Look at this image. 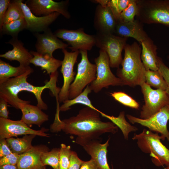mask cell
<instances>
[{
    "mask_svg": "<svg viewBox=\"0 0 169 169\" xmlns=\"http://www.w3.org/2000/svg\"><path fill=\"white\" fill-rule=\"evenodd\" d=\"M0 169H18L17 165H6L0 166Z\"/></svg>",
    "mask_w": 169,
    "mask_h": 169,
    "instance_id": "cell-44",
    "label": "cell"
},
{
    "mask_svg": "<svg viewBox=\"0 0 169 169\" xmlns=\"http://www.w3.org/2000/svg\"><path fill=\"white\" fill-rule=\"evenodd\" d=\"M110 139L102 144L101 139L87 140L76 137L75 142L82 146L99 169H113L110 167L107 159V148Z\"/></svg>",
    "mask_w": 169,
    "mask_h": 169,
    "instance_id": "cell-14",
    "label": "cell"
},
{
    "mask_svg": "<svg viewBox=\"0 0 169 169\" xmlns=\"http://www.w3.org/2000/svg\"><path fill=\"white\" fill-rule=\"evenodd\" d=\"M58 38L66 42L72 52L77 50H90L95 44V35L85 33L83 28L75 30L60 29L54 33Z\"/></svg>",
    "mask_w": 169,
    "mask_h": 169,
    "instance_id": "cell-11",
    "label": "cell"
},
{
    "mask_svg": "<svg viewBox=\"0 0 169 169\" xmlns=\"http://www.w3.org/2000/svg\"><path fill=\"white\" fill-rule=\"evenodd\" d=\"M18 1L23 11L24 18L27 23V29L31 32L38 33L44 31L49 28V25L60 14L54 12L47 16H37L32 13L26 4L23 3V0Z\"/></svg>",
    "mask_w": 169,
    "mask_h": 169,
    "instance_id": "cell-17",
    "label": "cell"
},
{
    "mask_svg": "<svg viewBox=\"0 0 169 169\" xmlns=\"http://www.w3.org/2000/svg\"><path fill=\"white\" fill-rule=\"evenodd\" d=\"M110 94L115 100L124 105L136 109H138L139 107V104L125 92H114L110 93Z\"/></svg>",
    "mask_w": 169,
    "mask_h": 169,
    "instance_id": "cell-33",
    "label": "cell"
},
{
    "mask_svg": "<svg viewBox=\"0 0 169 169\" xmlns=\"http://www.w3.org/2000/svg\"><path fill=\"white\" fill-rule=\"evenodd\" d=\"M27 29V23L24 18L3 24L1 30L2 33L11 36L13 38L18 37L19 33Z\"/></svg>",
    "mask_w": 169,
    "mask_h": 169,
    "instance_id": "cell-30",
    "label": "cell"
},
{
    "mask_svg": "<svg viewBox=\"0 0 169 169\" xmlns=\"http://www.w3.org/2000/svg\"><path fill=\"white\" fill-rule=\"evenodd\" d=\"M60 148L59 169H68L72 150L70 146L63 143L61 144Z\"/></svg>",
    "mask_w": 169,
    "mask_h": 169,
    "instance_id": "cell-35",
    "label": "cell"
},
{
    "mask_svg": "<svg viewBox=\"0 0 169 169\" xmlns=\"http://www.w3.org/2000/svg\"><path fill=\"white\" fill-rule=\"evenodd\" d=\"M68 0L57 2L52 0H28L25 3L35 15L41 17L57 12L69 19L70 15L68 10Z\"/></svg>",
    "mask_w": 169,
    "mask_h": 169,
    "instance_id": "cell-15",
    "label": "cell"
},
{
    "mask_svg": "<svg viewBox=\"0 0 169 169\" xmlns=\"http://www.w3.org/2000/svg\"><path fill=\"white\" fill-rule=\"evenodd\" d=\"M60 150V148H54L44 152L41 156L43 164L50 166L53 169H59Z\"/></svg>",
    "mask_w": 169,
    "mask_h": 169,
    "instance_id": "cell-32",
    "label": "cell"
},
{
    "mask_svg": "<svg viewBox=\"0 0 169 169\" xmlns=\"http://www.w3.org/2000/svg\"><path fill=\"white\" fill-rule=\"evenodd\" d=\"M33 72L32 68L23 74L14 78H10L0 84V98L4 99L8 104L17 109H19L18 105L21 103H30V102L20 99L18 93L25 91L33 93L37 101V106L42 110H47V105L43 100L41 95L43 90L49 89L53 95L57 96L60 89L56 86L58 73L57 71L51 74L50 79L43 86H35L28 82V76Z\"/></svg>",
    "mask_w": 169,
    "mask_h": 169,
    "instance_id": "cell-2",
    "label": "cell"
},
{
    "mask_svg": "<svg viewBox=\"0 0 169 169\" xmlns=\"http://www.w3.org/2000/svg\"><path fill=\"white\" fill-rule=\"evenodd\" d=\"M165 169H169V166H166Z\"/></svg>",
    "mask_w": 169,
    "mask_h": 169,
    "instance_id": "cell-46",
    "label": "cell"
},
{
    "mask_svg": "<svg viewBox=\"0 0 169 169\" xmlns=\"http://www.w3.org/2000/svg\"><path fill=\"white\" fill-rule=\"evenodd\" d=\"M80 169H99L95 162L92 159L89 161H84Z\"/></svg>",
    "mask_w": 169,
    "mask_h": 169,
    "instance_id": "cell-43",
    "label": "cell"
},
{
    "mask_svg": "<svg viewBox=\"0 0 169 169\" xmlns=\"http://www.w3.org/2000/svg\"><path fill=\"white\" fill-rule=\"evenodd\" d=\"M8 103L3 99L0 98V117L9 119Z\"/></svg>",
    "mask_w": 169,
    "mask_h": 169,
    "instance_id": "cell-42",
    "label": "cell"
},
{
    "mask_svg": "<svg viewBox=\"0 0 169 169\" xmlns=\"http://www.w3.org/2000/svg\"><path fill=\"white\" fill-rule=\"evenodd\" d=\"M146 82L151 86L156 89L166 90V82L159 70H146L145 73Z\"/></svg>",
    "mask_w": 169,
    "mask_h": 169,
    "instance_id": "cell-29",
    "label": "cell"
},
{
    "mask_svg": "<svg viewBox=\"0 0 169 169\" xmlns=\"http://www.w3.org/2000/svg\"><path fill=\"white\" fill-rule=\"evenodd\" d=\"M59 111L56 109L54 122L50 125L52 133L62 131L79 138L90 140L101 139L100 136L103 134H114L118 131V127L111 121L101 120L100 114L102 112L88 107L80 110L76 115L63 120L60 119Z\"/></svg>",
    "mask_w": 169,
    "mask_h": 169,
    "instance_id": "cell-1",
    "label": "cell"
},
{
    "mask_svg": "<svg viewBox=\"0 0 169 169\" xmlns=\"http://www.w3.org/2000/svg\"><path fill=\"white\" fill-rule=\"evenodd\" d=\"M140 86L145 101L140 112V118L147 119L165 106L169 105V95L166 90L152 89L146 82Z\"/></svg>",
    "mask_w": 169,
    "mask_h": 169,
    "instance_id": "cell-9",
    "label": "cell"
},
{
    "mask_svg": "<svg viewBox=\"0 0 169 169\" xmlns=\"http://www.w3.org/2000/svg\"><path fill=\"white\" fill-rule=\"evenodd\" d=\"M13 153L9 148L6 141V139H0V158Z\"/></svg>",
    "mask_w": 169,
    "mask_h": 169,
    "instance_id": "cell-41",
    "label": "cell"
},
{
    "mask_svg": "<svg viewBox=\"0 0 169 169\" xmlns=\"http://www.w3.org/2000/svg\"><path fill=\"white\" fill-rule=\"evenodd\" d=\"M29 66L20 65L13 66L1 59H0V84L8 79L20 76L31 69Z\"/></svg>",
    "mask_w": 169,
    "mask_h": 169,
    "instance_id": "cell-26",
    "label": "cell"
},
{
    "mask_svg": "<svg viewBox=\"0 0 169 169\" xmlns=\"http://www.w3.org/2000/svg\"><path fill=\"white\" fill-rule=\"evenodd\" d=\"M6 43L12 45L13 49L4 54H1L0 57L10 61H17L19 62L20 65L29 66L30 60L33 58V56L25 48L23 44L18 40V37L12 38Z\"/></svg>",
    "mask_w": 169,
    "mask_h": 169,
    "instance_id": "cell-21",
    "label": "cell"
},
{
    "mask_svg": "<svg viewBox=\"0 0 169 169\" xmlns=\"http://www.w3.org/2000/svg\"><path fill=\"white\" fill-rule=\"evenodd\" d=\"M159 71L160 72L167 84V87L166 90L169 95V68L166 66L159 57L158 58Z\"/></svg>",
    "mask_w": 169,
    "mask_h": 169,
    "instance_id": "cell-37",
    "label": "cell"
},
{
    "mask_svg": "<svg viewBox=\"0 0 169 169\" xmlns=\"http://www.w3.org/2000/svg\"><path fill=\"white\" fill-rule=\"evenodd\" d=\"M124 56L116 71L118 77L121 80L123 86L134 87L141 86L146 82V69L141 61V49L137 43L131 44H126L124 48Z\"/></svg>",
    "mask_w": 169,
    "mask_h": 169,
    "instance_id": "cell-3",
    "label": "cell"
},
{
    "mask_svg": "<svg viewBox=\"0 0 169 169\" xmlns=\"http://www.w3.org/2000/svg\"><path fill=\"white\" fill-rule=\"evenodd\" d=\"M114 34L122 37L133 38L140 44L149 38L144 30L143 23L137 19L128 22L118 20Z\"/></svg>",
    "mask_w": 169,
    "mask_h": 169,
    "instance_id": "cell-20",
    "label": "cell"
},
{
    "mask_svg": "<svg viewBox=\"0 0 169 169\" xmlns=\"http://www.w3.org/2000/svg\"></svg>",
    "mask_w": 169,
    "mask_h": 169,
    "instance_id": "cell-47",
    "label": "cell"
},
{
    "mask_svg": "<svg viewBox=\"0 0 169 169\" xmlns=\"http://www.w3.org/2000/svg\"><path fill=\"white\" fill-rule=\"evenodd\" d=\"M95 36V45L107 53L109 58L110 67L119 68L123 60L122 52L128 38L113 34L99 33H97Z\"/></svg>",
    "mask_w": 169,
    "mask_h": 169,
    "instance_id": "cell-8",
    "label": "cell"
},
{
    "mask_svg": "<svg viewBox=\"0 0 169 169\" xmlns=\"http://www.w3.org/2000/svg\"><path fill=\"white\" fill-rule=\"evenodd\" d=\"M64 58L62 61L60 72L63 78V84L59 94L58 101L63 103L69 99V90L75 78L76 73L73 70L79 52V50L69 52L66 49H62Z\"/></svg>",
    "mask_w": 169,
    "mask_h": 169,
    "instance_id": "cell-13",
    "label": "cell"
},
{
    "mask_svg": "<svg viewBox=\"0 0 169 169\" xmlns=\"http://www.w3.org/2000/svg\"><path fill=\"white\" fill-rule=\"evenodd\" d=\"M20 154L12 153L0 159V166L6 165H17Z\"/></svg>",
    "mask_w": 169,
    "mask_h": 169,
    "instance_id": "cell-38",
    "label": "cell"
},
{
    "mask_svg": "<svg viewBox=\"0 0 169 169\" xmlns=\"http://www.w3.org/2000/svg\"><path fill=\"white\" fill-rule=\"evenodd\" d=\"M23 18L24 14L18 0L11 1L5 14L3 24Z\"/></svg>",
    "mask_w": 169,
    "mask_h": 169,
    "instance_id": "cell-31",
    "label": "cell"
},
{
    "mask_svg": "<svg viewBox=\"0 0 169 169\" xmlns=\"http://www.w3.org/2000/svg\"><path fill=\"white\" fill-rule=\"evenodd\" d=\"M18 107L22 114L21 120L28 126L34 124L40 127L49 120L48 115L37 105L21 103Z\"/></svg>",
    "mask_w": 169,
    "mask_h": 169,
    "instance_id": "cell-22",
    "label": "cell"
},
{
    "mask_svg": "<svg viewBox=\"0 0 169 169\" xmlns=\"http://www.w3.org/2000/svg\"><path fill=\"white\" fill-rule=\"evenodd\" d=\"M137 11V0H131L127 8L120 14L119 19L125 22L133 21Z\"/></svg>",
    "mask_w": 169,
    "mask_h": 169,
    "instance_id": "cell-34",
    "label": "cell"
},
{
    "mask_svg": "<svg viewBox=\"0 0 169 169\" xmlns=\"http://www.w3.org/2000/svg\"><path fill=\"white\" fill-rule=\"evenodd\" d=\"M46 145L33 146L27 152L20 154L17 164L18 169H46L42 164L41 156L44 152L49 151Z\"/></svg>",
    "mask_w": 169,
    "mask_h": 169,
    "instance_id": "cell-19",
    "label": "cell"
},
{
    "mask_svg": "<svg viewBox=\"0 0 169 169\" xmlns=\"http://www.w3.org/2000/svg\"><path fill=\"white\" fill-rule=\"evenodd\" d=\"M10 1V0H0V31L3 24L5 14Z\"/></svg>",
    "mask_w": 169,
    "mask_h": 169,
    "instance_id": "cell-40",
    "label": "cell"
},
{
    "mask_svg": "<svg viewBox=\"0 0 169 169\" xmlns=\"http://www.w3.org/2000/svg\"><path fill=\"white\" fill-rule=\"evenodd\" d=\"M117 23L116 18L109 3L106 6L99 4L97 6L94 26L97 33L114 34Z\"/></svg>",
    "mask_w": 169,
    "mask_h": 169,
    "instance_id": "cell-16",
    "label": "cell"
},
{
    "mask_svg": "<svg viewBox=\"0 0 169 169\" xmlns=\"http://www.w3.org/2000/svg\"><path fill=\"white\" fill-rule=\"evenodd\" d=\"M36 135H25L21 138L13 137L6 139L8 145L13 153L18 154H23L32 148V142Z\"/></svg>",
    "mask_w": 169,
    "mask_h": 169,
    "instance_id": "cell-25",
    "label": "cell"
},
{
    "mask_svg": "<svg viewBox=\"0 0 169 169\" xmlns=\"http://www.w3.org/2000/svg\"><path fill=\"white\" fill-rule=\"evenodd\" d=\"M94 61L96 66V78L90 85L92 91L98 93L110 86H123L120 79L111 71L109 58L105 51L100 49L99 55Z\"/></svg>",
    "mask_w": 169,
    "mask_h": 169,
    "instance_id": "cell-7",
    "label": "cell"
},
{
    "mask_svg": "<svg viewBox=\"0 0 169 169\" xmlns=\"http://www.w3.org/2000/svg\"><path fill=\"white\" fill-rule=\"evenodd\" d=\"M141 58L146 70H159L157 47L150 38L141 42Z\"/></svg>",
    "mask_w": 169,
    "mask_h": 169,
    "instance_id": "cell-23",
    "label": "cell"
},
{
    "mask_svg": "<svg viewBox=\"0 0 169 169\" xmlns=\"http://www.w3.org/2000/svg\"><path fill=\"white\" fill-rule=\"evenodd\" d=\"M136 17L142 23L169 27V0H137Z\"/></svg>",
    "mask_w": 169,
    "mask_h": 169,
    "instance_id": "cell-5",
    "label": "cell"
},
{
    "mask_svg": "<svg viewBox=\"0 0 169 169\" xmlns=\"http://www.w3.org/2000/svg\"><path fill=\"white\" fill-rule=\"evenodd\" d=\"M90 85H88L83 91L79 95L72 99H68L64 101L59 107L60 111H65L70 109V107L76 104L83 105L96 110H100L95 107L89 98L88 95L91 92Z\"/></svg>",
    "mask_w": 169,
    "mask_h": 169,
    "instance_id": "cell-27",
    "label": "cell"
},
{
    "mask_svg": "<svg viewBox=\"0 0 169 169\" xmlns=\"http://www.w3.org/2000/svg\"><path fill=\"white\" fill-rule=\"evenodd\" d=\"M98 3L99 4L101 5L105 6L107 5L108 4L109 0H95V1Z\"/></svg>",
    "mask_w": 169,
    "mask_h": 169,
    "instance_id": "cell-45",
    "label": "cell"
},
{
    "mask_svg": "<svg viewBox=\"0 0 169 169\" xmlns=\"http://www.w3.org/2000/svg\"><path fill=\"white\" fill-rule=\"evenodd\" d=\"M33 56L30 60V63L35 66L41 68L45 70L47 74L50 75L57 71L58 69L61 66L62 61L48 54H42L33 50L30 51Z\"/></svg>",
    "mask_w": 169,
    "mask_h": 169,
    "instance_id": "cell-24",
    "label": "cell"
},
{
    "mask_svg": "<svg viewBox=\"0 0 169 169\" xmlns=\"http://www.w3.org/2000/svg\"><path fill=\"white\" fill-rule=\"evenodd\" d=\"M83 161L79 157L76 152L72 151L70 159V164L68 169H80Z\"/></svg>",
    "mask_w": 169,
    "mask_h": 169,
    "instance_id": "cell-39",
    "label": "cell"
},
{
    "mask_svg": "<svg viewBox=\"0 0 169 169\" xmlns=\"http://www.w3.org/2000/svg\"><path fill=\"white\" fill-rule=\"evenodd\" d=\"M35 36L37 39L35 44L37 52L41 54L52 56L55 50L66 49L69 46L58 39L49 28L44 30L43 33H36Z\"/></svg>",
    "mask_w": 169,
    "mask_h": 169,
    "instance_id": "cell-18",
    "label": "cell"
},
{
    "mask_svg": "<svg viewBox=\"0 0 169 169\" xmlns=\"http://www.w3.org/2000/svg\"><path fill=\"white\" fill-rule=\"evenodd\" d=\"M49 130L44 127L39 130H34L21 120H13L0 117V139L28 134L49 137V135L45 133Z\"/></svg>",
    "mask_w": 169,
    "mask_h": 169,
    "instance_id": "cell-12",
    "label": "cell"
},
{
    "mask_svg": "<svg viewBox=\"0 0 169 169\" xmlns=\"http://www.w3.org/2000/svg\"><path fill=\"white\" fill-rule=\"evenodd\" d=\"M111 121L121 130L125 139L127 140L129 134L131 132L136 131L138 128L131 125L126 120L125 113L121 112L118 117L110 116L105 114L104 116Z\"/></svg>",
    "mask_w": 169,
    "mask_h": 169,
    "instance_id": "cell-28",
    "label": "cell"
},
{
    "mask_svg": "<svg viewBox=\"0 0 169 169\" xmlns=\"http://www.w3.org/2000/svg\"><path fill=\"white\" fill-rule=\"evenodd\" d=\"M132 139L142 152L149 154L155 166H169V149L162 143L158 133L144 129L141 133L134 134Z\"/></svg>",
    "mask_w": 169,
    "mask_h": 169,
    "instance_id": "cell-4",
    "label": "cell"
},
{
    "mask_svg": "<svg viewBox=\"0 0 169 169\" xmlns=\"http://www.w3.org/2000/svg\"><path fill=\"white\" fill-rule=\"evenodd\" d=\"M126 116L129 121L134 124L138 123L147 128L149 130L160 134L162 140L166 138L169 141V131L167 124L169 120V105H166L153 115L147 119H142L130 115Z\"/></svg>",
    "mask_w": 169,
    "mask_h": 169,
    "instance_id": "cell-10",
    "label": "cell"
},
{
    "mask_svg": "<svg viewBox=\"0 0 169 169\" xmlns=\"http://www.w3.org/2000/svg\"><path fill=\"white\" fill-rule=\"evenodd\" d=\"M81 59L77 66V71L69 90V99H72L80 94L84 88L96 78V66L89 60L87 51L80 50Z\"/></svg>",
    "mask_w": 169,
    "mask_h": 169,
    "instance_id": "cell-6",
    "label": "cell"
},
{
    "mask_svg": "<svg viewBox=\"0 0 169 169\" xmlns=\"http://www.w3.org/2000/svg\"><path fill=\"white\" fill-rule=\"evenodd\" d=\"M131 0H109V4L112 9L117 19L120 14L128 6Z\"/></svg>",
    "mask_w": 169,
    "mask_h": 169,
    "instance_id": "cell-36",
    "label": "cell"
}]
</instances>
